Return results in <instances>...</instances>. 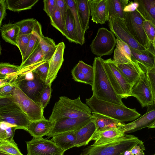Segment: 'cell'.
I'll return each instance as SVG.
<instances>
[{
    "instance_id": "6da1fadb",
    "label": "cell",
    "mask_w": 155,
    "mask_h": 155,
    "mask_svg": "<svg viewBox=\"0 0 155 155\" xmlns=\"http://www.w3.org/2000/svg\"><path fill=\"white\" fill-rule=\"evenodd\" d=\"M103 60L98 57H95L94 59L92 95L100 100L124 105L122 98L116 94L110 84L103 66Z\"/></svg>"
},
{
    "instance_id": "7a4b0ae2",
    "label": "cell",
    "mask_w": 155,
    "mask_h": 155,
    "mask_svg": "<svg viewBox=\"0 0 155 155\" xmlns=\"http://www.w3.org/2000/svg\"><path fill=\"white\" fill-rule=\"evenodd\" d=\"M86 102L92 112L108 117L122 123L133 120L140 115L135 109L100 100L93 95L86 99Z\"/></svg>"
},
{
    "instance_id": "3957f363",
    "label": "cell",
    "mask_w": 155,
    "mask_h": 155,
    "mask_svg": "<svg viewBox=\"0 0 155 155\" xmlns=\"http://www.w3.org/2000/svg\"><path fill=\"white\" fill-rule=\"evenodd\" d=\"M89 117H93L91 109L81 101L80 96L74 99L61 96L54 104L49 120L54 122L66 118Z\"/></svg>"
},
{
    "instance_id": "277c9868",
    "label": "cell",
    "mask_w": 155,
    "mask_h": 155,
    "mask_svg": "<svg viewBox=\"0 0 155 155\" xmlns=\"http://www.w3.org/2000/svg\"><path fill=\"white\" fill-rule=\"evenodd\" d=\"M141 140L134 135L125 134L111 142L98 145L93 144L84 149L80 155H124Z\"/></svg>"
},
{
    "instance_id": "5b68a950",
    "label": "cell",
    "mask_w": 155,
    "mask_h": 155,
    "mask_svg": "<svg viewBox=\"0 0 155 155\" xmlns=\"http://www.w3.org/2000/svg\"><path fill=\"white\" fill-rule=\"evenodd\" d=\"M0 122L27 131L31 121L15 102L9 98H0Z\"/></svg>"
},
{
    "instance_id": "8992f818",
    "label": "cell",
    "mask_w": 155,
    "mask_h": 155,
    "mask_svg": "<svg viewBox=\"0 0 155 155\" xmlns=\"http://www.w3.org/2000/svg\"><path fill=\"white\" fill-rule=\"evenodd\" d=\"M103 65L110 84L116 94L122 98L130 96L133 86L119 70L113 60H103Z\"/></svg>"
},
{
    "instance_id": "52a82bcc",
    "label": "cell",
    "mask_w": 155,
    "mask_h": 155,
    "mask_svg": "<svg viewBox=\"0 0 155 155\" xmlns=\"http://www.w3.org/2000/svg\"><path fill=\"white\" fill-rule=\"evenodd\" d=\"M20 107L31 122L46 118L44 110L39 104L27 96L17 85L8 97Z\"/></svg>"
},
{
    "instance_id": "ba28073f",
    "label": "cell",
    "mask_w": 155,
    "mask_h": 155,
    "mask_svg": "<svg viewBox=\"0 0 155 155\" xmlns=\"http://www.w3.org/2000/svg\"><path fill=\"white\" fill-rule=\"evenodd\" d=\"M145 20L137 9L134 12H125V20L129 31L139 43L148 50L152 44L144 29Z\"/></svg>"
},
{
    "instance_id": "9c48e42d",
    "label": "cell",
    "mask_w": 155,
    "mask_h": 155,
    "mask_svg": "<svg viewBox=\"0 0 155 155\" xmlns=\"http://www.w3.org/2000/svg\"><path fill=\"white\" fill-rule=\"evenodd\" d=\"M116 39L113 32L104 28H99L90 47L92 53L97 57L111 54L116 46Z\"/></svg>"
},
{
    "instance_id": "30bf717a",
    "label": "cell",
    "mask_w": 155,
    "mask_h": 155,
    "mask_svg": "<svg viewBox=\"0 0 155 155\" xmlns=\"http://www.w3.org/2000/svg\"><path fill=\"white\" fill-rule=\"evenodd\" d=\"M26 143L27 155H63L65 151L50 140L42 137H33Z\"/></svg>"
},
{
    "instance_id": "8fae6325",
    "label": "cell",
    "mask_w": 155,
    "mask_h": 155,
    "mask_svg": "<svg viewBox=\"0 0 155 155\" xmlns=\"http://www.w3.org/2000/svg\"><path fill=\"white\" fill-rule=\"evenodd\" d=\"M109 28L115 36L127 44L130 47L139 50L146 49L139 43L128 29L125 19L117 18L108 21Z\"/></svg>"
},
{
    "instance_id": "7c38bea8",
    "label": "cell",
    "mask_w": 155,
    "mask_h": 155,
    "mask_svg": "<svg viewBox=\"0 0 155 155\" xmlns=\"http://www.w3.org/2000/svg\"><path fill=\"white\" fill-rule=\"evenodd\" d=\"M130 96L136 97L142 108L153 103L151 88L146 72L140 75L139 80L133 86Z\"/></svg>"
},
{
    "instance_id": "4fadbf2b",
    "label": "cell",
    "mask_w": 155,
    "mask_h": 155,
    "mask_svg": "<svg viewBox=\"0 0 155 155\" xmlns=\"http://www.w3.org/2000/svg\"><path fill=\"white\" fill-rule=\"evenodd\" d=\"M93 119V117L66 118L54 122L48 138L62 133L79 129Z\"/></svg>"
},
{
    "instance_id": "5bb4252c",
    "label": "cell",
    "mask_w": 155,
    "mask_h": 155,
    "mask_svg": "<svg viewBox=\"0 0 155 155\" xmlns=\"http://www.w3.org/2000/svg\"><path fill=\"white\" fill-rule=\"evenodd\" d=\"M33 72L34 74L33 79L27 80L23 79L18 86L27 96L40 105L41 96L46 83L33 71Z\"/></svg>"
},
{
    "instance_id": "9a60e30c",
    "label": "cell",
    "mask_w": 155,
    "mask_h": 155,
    "mask_svg": "<svg viewBox=\"0 0 155 155\" xmlns=\"http://www.w3.org/2000/svg\"><path fill=\"white\" fill-rule=\"evenodd\" d=\"M146 113L134 121L127 124L123 123L120 127L125 133H132L148 127L155 122V103L148 105Z\"/></svg>"
},
{
    "instance_id": "2e32d148",
    "label": "cell",
    "mask_w": 155,
    "mask_h": 155,
    "mask_svg": "<svg viewBox=\"0 0 155 155\" xmlns=\"http://www.w3.org/2000/svg\"><path fill=\"white\" fill-rule=\"evenodd\" d=\"M65 48L64 42L57 45L56 49L49 61L48 73L45 82L46 84H51L57 77L58 72L64 61V54Z\"/></svg>"
},
{
    "instance_id": "e0dca14e",
    "label": "cell",
    "mask_w": 155,
    "mask_h": 155,
    "mask_svg": "<svg viewBox=\"0 0 155 155\" xmlns=\"http://www.w3.org/2000/svg\"><path fill=\"white\" fill-rule=\"evenodd\" d=\"M91 20L93 22L103 25L107 21V0H88Z\"/></svg>"
},
{
    "instance_id": "ac0fdd59",
    "label": "cell",
    "mask_w": 155,
    "mask_h": 155,
    "mask_svg": "<svg viewBox=\"0 0 155 155\" xmlns=\"http://www.w3.org/2000/svg\"><path fill=\"white\" fill-rule=\"evenodd\" d=\"M117 65L120 71L133 86L139 80L140 75L145 72L140 64L136 61L131 63Z\"/></svg>"
},
{
    "instance_id": "d6986e66",
    "label": "cell",
    "mask_w": 155,
    "mask_h": 155,
    "mask_svg": "<svg viewBox=\"0 0 155 155\" xmlns=\"http://www.w3.org/2000/svg\"><path fill=\"white\" fill-rule=\"evenodd\" d=\"M125 134L120 127L97 132L92 139L94 141L93 144L98 145L109 143L122 137Z\"/></svg>"
},
{
    "instance_id": "ffe728a7",
    "label": "cell",
    "mask_w": 155,
    "mask_h": 155,
    "mask_svg": "<svg viewBox=\"0 0 155 155\" xmlns=\"http://www.w3.org/2000/svg\"><path fill=\"white\" fill-rule=\"evenodd\" d=\"M96 127L93 119L89 122L75 131L76 142L75 147L85 146L92 140L96 132Z\"/></svg>"
},
{
    "instance_id": "44dd1931",
    "label": "cell",
    "mask_w": 155,
    "mask_h": 155,
    "mask_svg": "<svg viewBox=\"0 0 155 155\" xmlns=\"http://www.w3.org/2000/svg\"><path fill=\"white\" fill-rule=\"evenodd\" d=\"M54 124V122L46 119L31 122L27 131L34 137L40 138L44 136H48Z\"/></svg>"
},
{
    "instance_id": "7402d4cb",
    "label": "cell",
    "mask_w": 155,
    "mask_h": 155,
    "mask_svg": "<svg viewBox=\"0 0 155 155\" xmlns=\"http://www.w3.org/2000/svg\"><path fill=\"white\" fill-rule=\"evenodd\" d=\"M130 47L131 51V60L133 61L137 62L142 65L146 70L153 68L154 64V59L152 45L148 50H137Z\"/></svg>"
},
{
    "instance_id": "603a6c76",
    "label": "cell",
    "mask_w": 155,
    "mask_h": 155,
    "mask_svg": "<svg viewBox=\"0 0 155 155\" xmlns=\"http://www.w3.org/2000/svg\"><path fill=\"white\" fill-rule=\"evenodd\" d=\"M132 56L131 51L129 46L117 38L113 56L114 62L116 64L131 63L134 62L131 60Z\"/></svg>"
},
{
    "instance_id": "cb8c5ba5",
    "label": "cell",
    "mask_w": 155,
    "mask_h": 155,
    "mask_svg": "<svg viewBox=\"0 0 155 155\" xmlns=\"http://www.w3.org/2000/svg\"><path fill=\"white\" fill-rule=\"evenodd\" d=\"M128 2V0H107V21L117 18L125 19V12L124 9Z\"/></svg>"
},
{
    "instance_id": "d4e9b609",
    "label": "cell",
    "mask_w": 155,
    "mask_h": 155,
    "mask_svg": "<svg viewBox=\"0 0 155 155\" xmlns=\"http://www.w3.org/2000/svg\"><path fill=\"white\" fill-rule=\"evenodd\" d=\"M76 130L70 131L56 135L50 140L58 147L65 151L75 147Z\"/></svg>"
},
{
    "instance_id": "484cf974",
    "label": "cell",
    "mask_w": 155,
    "mask_h": 155,
    "mask_svg": "<svg viewBox=\"0 0 155 155\" xmlns=\"http://www.w3.org/2000/svg\"><path fill=\"white\" fill-rule=\"evenodd\" d=\"M96 127V133L119 127L124 123L108 117L92 112Z\"/></svg>"
},
{
    "instance_id": "4316f807",
    "label": "cell",
    "mask_w": 155,
    "mask_h": 155,
    "mask_svg": "<svg viewBox=\"0 0 155 155\" xmlns=\"http://www.w3.org/2000/svg\"><path fill=\"white\" fill-rule=\"evenodd\" d=\"M82 28L85 32L89 28L91 10L88 0H75Z\"/></svg>"
},
{
    "instance_id": "83f0119b",
    "label": "cell",
    "mask_w": 155,
    "mask_h": 155,
    "mask_svg": "<svg viewBox=\"0 0 155 155\" xmlns=\"http://www.w3.org/2000/svg\"><path fill=\"white\" fill-rule=\"evenodd\" d=\"M74 18L79 44L82 45L85 42V33L81 26L75 0H65Z\"/></svg>"
},
{
    "instance_id": "f1b7e54d",
    "label": "cell",
    "mask_w": 155,
    "mask_h": 155,
    "mask_svg": "<svg viewBox=\"0 0 155 155\" xmlns=\"http://www.w3.org/2000/svg\"><path fill=\"white\" fill-rule=\"evenodd\" d=\"M1 36L6 42L17 46V40L19 28L15 23L3 25L0 28Z\"/></svg>"
},
{
    "instance_id": "f546056e",
    "label": "cell",
    "mask_w": 155,
    "mask_h": 155,
    "mask_svg": "<svg viewBox=\"0 0 155 155\" xmlns=\"http://www.w3.org/2000/svg\"><path fill=\"white\" fill-rule=\"evenodd\" d=\"M139 4L137 9L145 20L149 21L155 25V0H137Z\"/></svg>"
},
{
    "instance_id": "4dcf8cb0",
    "label": "cell",
    "mask_w": 155,
    "mask_h": 155,
    "mask_svg": "<svg viewBox=\"0 0 155 155\" xmlns=\"http://www.w3.org/2000/svg\"><path fill=\"white\" fill-rule=\"evenodd\" d=\"M40 46L44 55V61H49L57 47L54 40L42 34L40 35Z\"/></svg>"
},
{
    "instance_id": "1f68e13d",
    "label": "cell",
    "mask_w": 155,
    "mask_h": 155,
    "mask_svg": "<svg viewBox=\"0 0 155 155\" xmlns=\"http://www.w3.org/2000/svg\"><path fill=\"white\" fill-rule=\"evenodd\" d=\"M65 30L66 38L71 42L79 44L74 18L68 8L65 21Z\"/></svg>"
},
{
    "instance_id": "d6a6232c",
    "label": "cell",
    "mask_w": 155,
    "mask_h": 155,
    "mask_svg": "<svg viewBox=\"0 0 155 155\" xmlns=\"http://www.w3.org/2000/svg\"><path fill=\"white\" fill-rule=\"evenodd\" d=\"M38 0H6L8 9L19 12L31 9Z\"/></svg>"
},
{
    "instance_id": "836d02e7",
    "label": "cell",
    "mask_w": 155,
    "mask_h": 155,
    "mask_svg": "<svg viewBox=\"0 0 155 155\" xmlns=\"http://www.w3.org/2000/svg\"><path fill=\"white\" fill-rule=\"evenodd\" d=\"M18 129L15 126L8 123L0 122V141H6L16 143L13 137L16 130Z\"/></svg>"
},
{
    "instance_id": "e575fe53",
    "label": "cell",
    "mask_w": 155,
    "mask_h": 155,
    "mask_svg": "<svg viewBox=\"0 0 155 155\" xmlns=\"http://www.w3.org/2000/svg\"><path fill=\"white\" fill-rule=\"evenodd\" d=\"M39 22L34 18L23 19L15 23L19 28L18 35L31 34L35 31Z\"/></svg>"
},
{
    "instance_id": "d590c367",
    "label": "cell",
    "mask_w": 155,
    "mask_h": 155,
    "mask_svg": "<svg viewBox=\"0 0 155 155\" xmlns=\"http://www.w3.org/2000/svg\"><path fill=\"white\" fill-rule=\"evenodd\" d=\"M44 61V55L40 46L36 49L23 63L19 66L21 70L22 68Z\"/></svg>"
},
{
    "instance_id": "8d00e7d4",
    "label": "cell",
    "mask_w": 155,
    "mask_h": 155,
    "mask_svg": "<svg viewBox=\"0 0 155 155\" xmlns=\"http://www.w3.org/2000/svg\"><path fill=\"white\" fill-rule=\"evenodd\" d=\"M50 18L51 25L65 37V22L56 7Z\"/></svg>"
},
{
    "instance_id": "74e56055",
    "label": "cell",
    "mask_w": 155,
    "mask_h": 155,
    "mask_svg": "<svg viewBox=\"0 0 155 155\" xmlns=\"http://www.w3.org/2000/svg\"><path fill=\"white\" fill-rule=\"evenodd\" d=\"M22 79L21 76L19 75L10 80L5 85L0 87V98L7 97L10 96Z\"/></svg>"
},
{
    "instance_id": "f35d334b",
    "label": "cell",
    "mask_w": 155,
    "mask_h": 155,
    "mask_svg": "<svg viewBox=\"0 0 155 155\" xmlns=\"http://www.w3.org/2000/svg\"><path fill=\"white\" fill-rule=\"evenodd\" d=\"M20 69L19 66L8 63H0V79L7 78L10 79L15 74L18 72Z\"/></svg>"
},
{
    "instance_id": "ab89813d",
    "label": "cell",
    "mask_w": 155,
    "mask_h": 155,
    "mask_svg": "<svg viewBox=\"0 0 155 155\" xmlns=\"http://www.w3.org/2000/svg\"><path fill=\"white\" fill-rule=\"evenodd\" d=\"M42 34V33H38L35 31L32 32L24 57L22 58L21 64L25 61L39 45L40 35Z\"/></svg>"
},
{
    "instance_id": "60d3db41",
    "label": "cell",
    "mask_w": 155,
    "mask_h": 155,
    "mask_svg": "<svg viewBox=\"0 0 155 155\" xmlns=\"http://www.w3.org/2000/svg\"><path fill=\"white\" fill-rule=\"evenodd\" d=\"M0 151L12 155H24L21 152L16 143L6 141H0Z\"/></svg>"
},
{
    "instance_id": "b9f144b4",
    "label": "cell",
    "mask_w": 155,
    "mask_h": 155,
    "mask_svg": "<svg viewBox=\"0 0 155 155\" xmlns=\"http://www.w3.org/2000/svg\"><path fill=\"white\" fill-rule=\"evenodd\" d=\"M71 74L74 81L92 85L93 80L80 71L76 65L71 70Z\"/></svg>"
},
{
    "instance_id": "7bdbcfd3",
    "label": "cell",
    "mask_w": 155,
    "mask_h": 155,
    "mask_svg": "<svg viewBox=\"0 0 155 155\" xmlns=\"http://www.w3.org/2000/svg\"><path fill=\"white\" fill-rule=\"evenodd\" d=\"M32 33L18 35L17 40V47L21 54L22 58L24 57Z\"/></svg>"
},
{
    "instance_id": "ee69618b",
    "label": "cell",
    "mask_w": 155,
    "mask_h": 155,
    "mask_svg": "<svg viewBox=\"0 0 155 155\" xmlns=\"http://www.w3.org/2000/svg\"><path fill=\"white\" fill-rule=\"evenodd\" d=\"M51 85L46 84L41 96L40 104L43 110L49 102L52 92Z\"/></svg>"
},
{
    "instance_id": "f6af8a7d",
    "label": "cell",
    "mask_w": 155,
    "mask_h": 155,
    "mask_svg": "<svg viewBox=\"0 0 155 155\" xmlns=\"http://www.w3.org/2000/svg\"><path fill=\"white\" fill-rule=\"evenodd\" d=\"M49 67V61H45L35 68L34 71L43 81L45 82Z\"/></svg>"
},
{
    "instance_id": "bcb514c9",
    "label": "cell",
    "mask_w": 155,
    "mask_h": 155,
    "mask_svg": "<svg viewBox=\"0 0 155 155\" xmlns=\"http://www.w3.org/2000/svg\"><path fill=\"white\" fill-rule=\"evenodd\" d=\"M143 28L149 40L153 45L155 39V25L150 21L145 20Z\"/></svg>"
},
{
    "instance_id": "7dc6e473",
    "label": "cell",
    "mask_w": 155,
    "mask_h": 155,
    "mask_svg": "<svg viewBox=\"0 0 155 155\" xmlns=\"http://www.w3.org/2000/svg\"><path fill=\"white\" fill-rule=\"evenodd\" d=\"M153 53L154 59L153 67L150 69L146 70V73L151 88L154 103H155V53L154 48Z\"/></svg>"
},
{
    "instance_id": "c3c4849f",
    "label": "cell",
    "mask_w": 155,
    "mask_h": 155,
    "mask_svg": "<svg viewBox=\"0 0 155 155\" xmlns=\"http://www.w3.org/2000/svg\"><path fill=\"white\" fill-rule=\"evenodd\" d=\"M76 65L80 71L93 80L94 69L93 66L88 65L82 61H80Z\"/></svg>"
},
{
    "instance_id": "681fc988",
    "label": "cell",
    "mask_w": 155,
    "mask_h": 155,
    "mask_svg": "<svg viewBox=\"0 0 155 155\" xmlns=\"http://www.w3.org/2000/svg\"><path fill=\"white\" fill-rule=\"evenodd\" d=\"M43 2V10L50 18L56 8V0H44Z\"/></svg>"
},
{
    "instance_id": "f907efd6",
    "label": "cell",
    "mask_w": 155,
    "mask_h": 155,
    "mask_svg": "<svg viewBox=\"0 0 155 155\" xmlns=\"http://www.w3.org/2000/svg\"><path fill=\"white\" fill-rule=\"evenodd\" d=\"M56 4L57 8L65 22L68 8L65 0H56Z\"/></svg>"
},
{
    "instance_id": "816d5d0a",
    "label": "cell",
    "mask_w": 155,
    "mask_h": 155,
    "mask_svg": "<svg viewBox=\"0 0 155 155\" xmlns=\"http://www.w3.org/2000/svg\"><path fill=\"white\" fill-rule=\"evenodd\" d=\"M145 150V147L142 141L135 145L130 150L133 155H145L143 152Z\"/></svg>"
},
{
    "instance_id": "f5cc1de1",
    "label": "cell",
    "mask_w": 155,
    "mask_h": 155,
    "mask_svg": "<svg viewBox=\"0 0 155 155\" xmlns=\"http://www.w3.org/2000/svg\"><path fill=\"white\" fill-rule=\"evenodd\" d=\"M7 9L6 0H0V26L3 20L7 15L6 10Z\"/></svg>"
},
{
    "instance_id": "db71d44e",
    "label": "cell",
    "mask_w": 155,
    "mask_h": 155,
    "mask_svg": "<svg viewBox=\"0 0 155 155\" xmlns=\"http://www.w3.org/2000/svg\"><path fill=\"white\" fill-rule=\"evenodd\" d=\"M139 4L137 0L130 2L124 8V11L125 12H131L135 11L139 7Z\"/></svg>"
},
{
    "instance_id": "11a10c76",
    "label": "cell",
    "mask_w": 155,
    "mask_h": 155,
    "mask_svg": "<svg viewBox=\"0 0 155 155\" xmlns=\"http://www.w3.org/2000/svg\"><path fill=\"white\" fill-rule=\"evenodd\" d=\"M124 155H133L130 151V150H127L125 153Z\"/></svg>"
},
{
    "instance_id": "9f6ffc18",
    "label": "cell",
    "mask_w": 155,
    "mask_h": 155,
    "mask_svg": "<svg viewBox=\"0 0 155 155\" xmlns=\"http://www.w3.org/2000/svg\"><path fill=\"white\" fill-rule=\"evenodd\" d=\"M148 128H155V122L151 125Z\"/></svg>"
},
{
    "instance_id": "6f0895ef",
    "label": "cell",
    "mask_w": 155,
    "mask_h": 155,
    "mask_svg": "<svg viewBox=\"0 0 155 155\" xmlns=\"http://www.w3.org/2000/svg\"><path fill=\"white\" fill-rule=\"evenodd\" d=\"M0 155H12L8 154H7L2 152H1L0 151Z\"/></svg>"
},
{
    "instance_id": "680465c9",
    "label": "cell",
    "mask_w": 155,
    "mask_h": 155,
    "mask_svg": "<svg viewBox=\"0 0 155 155\" xmlns=\"http://www.w3.org/2000/svg\"><path fill=\"white\" fill-rule=\"evenodd\" d=\"M152 45H153V46L154 50V52L155 53V40H154V42L153 44Z\"/></svg>"
},
{
    "instance_id": "91938a15",
    "label": "cell",
    "mask_w": 155,
    "mask_h": 155,
    "mask_svg": "<svg viewBox=\"0 0 155 155\" xmlns=\"http://www.w3.org/2000/svg\"><path fill=\"white\" fill-rule=\"evenodd\" d=\"M153 155H155V153H154V154Z\"/></svg>"
}]
</instances>
